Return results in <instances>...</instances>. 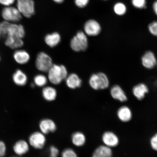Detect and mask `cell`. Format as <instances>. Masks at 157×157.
<instances>
[{
  "label": "cell",
  "instance_id": "40",
  "mask_svg": "<svg viewBox=\"0 0 157 157\" xmlns=\"http://www.w3.org/2000/svg\"></svg>",
  "mask_w": 157,
  "mask_h": 157
},
{
  "label": "cell",
  "instance_id": "17",
  "mask_svg": "<svg viewBox=\"0 0 157 157\" xmlns=\"http://www.w3.org/2000/svg\"><path fill=\"white\" fill-rule=\"evenodd\" d=\"M61 37L58 33L54 32L47 34L44 38L46 44L50 48H53L58 46L60 42Z\"/></svg>",
  "mask_w": 157,
  "mask_h": 157
},
{
  "label": "cell",
  "instance_id": "2",
  "mask_svg": "<svg viewBox=\"0 0 157 157\" xmlns=\"http://www.w3.org/2000/svg\"><path fill=\"white\" fill-rule=\"evenodd\" d=\"M88 39L87 35L82 31H79L71 40L70 45L75 52H84L88 48Z\"/></svg>",
  "mask_w": 157,
  "mask_h": 157
},
{
  "label": "cell",
  "instance_id": "8",
  "mask_svg": "<svg viewBox=\"0 0 157 157\" xmlns=\"http://www.w3.org/2000/svg\"><path fill=\"white\" fill-rule=\"evenodd\" d=\"M101 140L103 145L111 148L117 146L119 142L117 135L111 131L104 132L102 136Z\"/></svg>",
  "mask_w": 157,
  "mask_h": 157
},
{
  "label": "cell",
  "instance_id": "31",
  "mask_svg": "<svg viewBox=\"0 0 157 157\" xmlns=\"http://www.w3.org/2000/svg\"><path fill=\"white\" fill-rule=\"evenodd\" d=\"M90 0H75V3L78 7L83 8L89 3Z\"/></svg>",
  "mask_w": 157,
  "mask_h": 157
},
{
  "label": "cell",
  "instance_id": "38",
  "mask_svg": "<svg viewBox=\"0 0 157 157\" xmlns=\"http://www.w3.org/2000/svg\"><path fill=\"white\" fill-rule=\"evenodd\" d=\"M103 1H107V0H103Z\"/></svg>",
  "mask_w": 157,
  "mask_h": 157
},
{
  "label": "cell",
  "instance_id": "21",
  "mask_svg": "<svg viewBox=\"0 0 157 157\" xmlns=\"http://www.w3.org/2000/svg\"><path fill=\"white\" fill-rule=\"evenodd\" d=\"M13 79L16 85L23 86L26 84L28 80L27 76L21 70H17L13 76Z\"/></svg>",
  "mask_w": 157,
  "mask_h": 157
},
{
  "label": "cell",
  "instance_id": "5",
  "mask_svg": "<svg viewBox=\"0 0 157 157\" xmlns=\"http://www.w3.org/2000/svg\"><path fill=\"white\" fill-rule=\"evenodd\" d=\"M1 15L5 21L10 23L18 22L22 18V15L17 8L11 6L4 8Z\"/></svg>",
  "mask_w": 157,
  "mask_h": 157
},
{
  "label": "cell",
  "instance_id": "11",
  "mask_svg": "<svg viewBox=\"0 0 157 157\" xmlns=\"http://www.w3.org/2000/svg\"><path fill=\"white\" fill-rule=\"evenodd\" d=\"M29 142L31 146L34 148L41 149L44 146L46 142V138L44 133L35 132L29 137Z\"/></svg>",
  "mask_w": 157,
  "mask_h": 157
},
{
  "label": "cell",
  "instance_id": "29",
  "mask_svg": "<svg viewBox=\"0 0 157 157\" xmlns=\"http://www.w3.org/2000/svg\"><path fill=\"white\" fill-rule=\"evenodd\" d=\"M62 157H78L74 151L71 149H67L62 153Z\"/></svg>",
  "mask_w": 157,
  "mask_h": 157
},
{
  "label": "cell",
  "instance_id": "24",
  "mask_svg": "<svg viewBox=\"0 0 157 157\" xmlns=\"http://www.w3.org/2000/svg\"><path fill=\"white\" fill-rule=\"evenodd\" d=\"M73 144L76 146H83L86 142V137L83 133L77 132L74 133L72 137Z\"/></svg>",
  "mask_w": 157,
  "mask_h": 157
},
{
  "label": "cell",
  "instance_id": "23",
  "mask_svg": "<svg viewBox=\"0 0 157 157\" xmlns=\"http://www.w3.org/2000/svg\"><path fill=\"white\" fill-rule=\"evenodd\" d=\"M42 95L45 100L52 101L56 99L57 92L56 89L51 86L44 87L42 90Z\"/></svg>",
  "mask_w": 157,
  "mask_h": 157
},
{
  "label": "cell",
  "instance_id": "36",
  "mask_svg": "<svg viewBox=\"0 0 157 157\" xmlns=\"http://www.w3.org/2000/svg\"><path fill=\"white\" fill-rule=\"evenodd\" d=\"M53 1L55 2L58 3H62L64 1V0H53Z\"/></svg>",
  "mask_w": 157,
  "mask_h": 157
},
{
  "label": "cell",
  "instance_id": "6",
  "mask_svg": "<svg viewBox=\"0 0 157 157\" xmlns=\"http://www.w3.org/2000/svg\"><path fill=\"white\" fill-rule=\"evenodd\" d=\"M17 6L21 14L27 18L34 14V2L33 0H17Z\"/></svg>",
  "mask_w": 157,
  "mask_h": 157
},
{
  "label": "cell",
  "instance_id": "37",
  "mask_svg": "<svg viewBox=\"0 0 157 157\" xmlns=\"http://www.w3.org/2000/svg\"><path fill=\"white\" fill-rule=\"evenodd\" d=\"M3 36L2 33L1 26H0V39Z\"/></svg>",
  "mask_w": 157,
  "mask_h": 157
},
{
  "label": "cell",
  "instance_id": "9",
  "mask_svg": "<svg viewBox=\"0 0 157 157\" xmlns=\"http://www.w3.org/2000/svg\"><path fill=\"white\" fill-rule=\"evenodd\" d=\"M143 66L147 69H152L157 66V60L154 53L147 51L142 58Z\"/></svg>",
  "mask_w": 157,
  "mask_h": 157
},
{
  "label": "cell",
  "instance_id": "41",
  "mask_svg": "<svg viewBox=\"0 0 157 157\" xmlns=\"http://www.w3.org/2000/svg\"></svg>",
  "mask_w": 157,
  "mask_h": 157
},
{
  "label": "cell",
  "instance_id": "30",
  "mask_svg": "<svg viewBox=\"0 0 157 157\" xmlns=\"http://www.w3.org/2000/svg\"><path fill=\"white\" fill-rule=\"evenodd\" d=\"M150 144L153 150L157 151V133L151 137Z\"/></svg>",
  "mask_w": 157,
  "mask_h": 157
},
{
  "label": "cell",
  "instance_id": "34",
  "mask_svg": "<svg viewBox=\"0 0 157 157\" xmlns=\"http://www.w3.org/2000/svg\"><path fill=\"white\" fill-rule=\"evenodd\" d=\"M15 1V0H0V4L6 7L10 6L13 4Z\"/></svg>",
  "mask_w": 157,
  "mask_h": 157
},
{
  "label": "cell",
  "instance_id": "39",
  "mask_svg": "<svg viewBox=\"0 0 157 157\" xmlns=\"http://www.w3.org/2000/svg\"><path fill=\"white\" fill-rule=\"evenodd\" d=\"M0 60H1V57H0Z\"/></svg>",
  "mask_w": 157,
  "mask_h": 157
},
{
  "label": "cell",
  "instance_id": "1",
  "mask_svg": "<svg viewBox=\"0 0 157 157\" xmlns=\"http://www.w3.org/2000/svg\"><path fill=\"white\" fill-rule=\"evenodd\" d=\"M48 80L54 85H58L68 75L67 69L63 65L53 64L48 72Z\"/></svg>",
  "mask_w": 157,
  "mask_h": 157
},
{
  "label": "cell",
  "instance_id": "12",
  "mask_svg": "<svg viewBox=\"0 0 157 157\" xmlns=\"http://www.w3.org/2000/svg\"><path fill=\"white\" fill-rule=\"evenodd\" d=\"M111 96L113 99L121 103H125L128 101V97L125 92L120 86L115 85L110 90Z\"/></svg>",
  "mask_w": 157,
  "mask_h": 157
},
{
  "label": "cell",
  "instance_id": "13",
  "mask_svg": "<svg viewBox=\"0 0 157 157\" xmlns=\"http://www.w3.org/2000/svg\"><path fill=\"white\" fill-rule=\"evenodd\" d=\"M132 93L133 96L139 101H141L146 97V94L148 93L149 89L146 84L139 83L133 87Z\"/></svg>",
  "mask_w": 157,
  "mask_h": 157
},
{
  "label": "cell",
  "instance_id": "25",
  "mask_svg": "<svg viewBox=\"0 0 157 157\" xmlns=\"http://www.w3.org/2000/svg\"><path fill=\"white\" fill-rule=\"evenodd\" d=\"M48 81V78L44 75L40 74L35 76L34 78V84L39 87H44Z\"/></svg>",
  "mask_w": 157,
  "mask_h": 157
},
{
  "label": "cell",
  "instance_id": "35",
  "mask_svg": "<svg viewBox=\"0 0 157 157\" xmlns=\"http://www.w3.org/2000/svg\"><path fill=\"white\" fill-rule=\"evenodd\" d=\"M152 7L155 13L157 16V0L153 3Z\"/></svg>",
  "mask_w": 157,
  "mask_h": 157
},
{
  "label": "cell",
  "instance_id": "14",
  "mask_svg": "<svg viewBox=\"0 0 157 157\" xmlns=\"http://www.w3.org/2000/svg\"><path fill=\"white\" fill-rule=\"evenodd\" d=\"M117 115L119 120L123 122H128L132 118V112L127 106L124 105L118 109Z\"/></svg>",
  "mask_w": 157,
  "mask_h": 157
},
{
  "label": "cell",
  "instance_id": "20",
  "mask_svg": "<svg viewBox=\"0 0 157 157\" xmlns=\"http://www.w3.org/2000/svg\"><path fill=\"white\" fill-rule=\"evenodd\" d=\"M6 46L11 49H17L21 48L24 45L22 39L17 37L7 36L5 41Z\"/></svg>",
  "mask_w": 157,
  "mask_h": 157
},
{
  "label": "cell",
  "instance_id": "19",
  "mask_svg": "<svg viewBox=\"0 0 157 157\" xmlns=\"http://www.w3.org/2000/svg\"><path fill=\"white\" fill-rule=\"evenodd\" d=\"M39 127L42 133L44 134L54 132L56 129V125L54 121L48 119L43 120L41 121Z\"/></svg>",
  "mask_w": 157,
  "mask_h": 157
},
{
  "label": "cell",
  "instance_id": "18",
  "mask_svg": "<svg viewBox=\"0 0 157 157\" xmlns=\"http://www.w3.org/2000/svg\"><path fill=\"white\" fill-rule=\"evenodd\" d=\"M112 148L105 145H100L94 151L92 157H112Z\"/></svg>",
  "mask_w": 157,
  "mask_h": 157
},
{
  "label": "cell",
  "instance_id": "26",
  "mask_svg": "<svg viewBox=\"0 0 157 157\" xmlns=\"http://www.w3.org/2000/svg\"><path fill=\"white\" fill-rule=\"evenodd\" d=\"M127 7L122 2H117L113 6V10L117 15L122 16L127 12Z\"/></svg>",
  "mask_w": 157,
  "mask_h": 157
},
{
  "label": "cell",
  "instance_id": "22",
  "mask_svg": "<svg viewBox=\"0 0 157 157\" xmlns=\"http://www.w3.org/2000/svg\"><path fill=\"white\" fill-rule=\"evenodd\" d=\"M13 149L16 154L20 156L22 155L28 151L29 145L25 141L20 140L16 143Z\"/></svg>",
  "mask_w": 157,
  "mask_h": 157
},
{
  "label": "cell",
  "instance_id": "32",
  "mask_svg": "<svg viewBox=\"0 0 157 157\" xmlns=\"http://www.w3.org/2000/svg\"><path fill=\"white\" fill-rule=\"evenodd\" d=\"M50 157H57L59 154V150L56 147L54 146L51 147L50 149Z\"/></svg>",
  "mask_w": 157,
  "mask_h": 157
},
{
  "label": "cell",
  "instance_id": "3",
  "mask_svg": "<svg viewBox=\"0 0 157 157\" xmlns=\"http://www.w3.org/2000/svg\"><path fill=\"white\" fill-rule=\"evenodd\" d=\"M89 83L90 87L95 90L107 89L109 85V78L103 72L92 75L90 78Z\"/></svg>",
  "mask_w": 157,
  "mask_h": 157
},
{
  "label": "cell",
  "instance_id": "15",
  "mask_svg": "<svg viewBox=\"0 0 157 157\" xmlns=\"http://www.w3.org/2000/svg\"><path fill=\"white\" fill-rule=\"evenodd\" d=\"M65 81L66 85L68 88L72 89L80 87L82 84L81 78L77 74L75 73L68 75Z\"/></svg>",
  "mask_w": 157,
  "mask_h": 157
},
{
  "label": "cell",
  "instance_id": "33",
  "mask_svg": "<svg viewBox=\"0 0 157 157\" xmlns=\"http://www.w3.org/2000/svg\"><path fill=\"white\" fill-rule=\"evenodd\" d=\"M6 151V147L4 143L0 141V157L5 156Z\"/></svg>",
  "mask_w": 157,
  "mask_h": 157
},
{
  "label": "cell",
  "instance_id": "4",
  "mask_svg": "<svg viewBox=\"0 0 157 157\" xmlns=\"http://www.w3.org/2000/svg\"><path fill=\"white\" fill-rule=\"evenodd\" d=\"M53 64L52 58L46 53L41 52L37 55L35 60V66L39 71L48 72Z\"/></svg>",
  "mask_w": 157,
  "mask_h": 157
},
{
  "label": "cell",
  "instance_id": "7",
  "mask_svg": "<svg viewBox=\"0 0 157 157\" xmlns=\"http://www.w3.org/2000/svg\"><path fill=\"white\" fill-rule=\"evenodd\" d=\"M84 29L85 34L90 36H97L101 33V29L99 23L94 19H90L86 21Z\"/></svg>",
  "mask_w": 157,
  "mask_h": 157
},
{
  "label": "cell",
  "instance_id": "10",
  "mask_svg": "<svg viewBox=\"0 0 157 157\" xmlns=\"http://www.w3.org/2000/svg\"><path fill=\"white\" fill-rule=\"evenodd\" d=\"M25 35V31L23 25L10 23L7 29V36L23 39Z\"/></svg>",
  "mask_w": 157,
  "mask_h": 157
},
{
  "label": "cell",
  "instance_id": "16",
  "mask_svg": "<svg viewBox=\"0 0 157 157\" xmlns=\"http://www.w3.org/2000/svg\"><path fill=\"white\" fill-rule=\"evenodd\" d=\"M13 57L15 61L20 64H25L28 63L30 59V55L24 50H17L14 52Z\"/></svg>",
  "mask_w": 157,
  "mask_h": 157
},
{
  "label": "cell",
  "instance_id": "28",
  "mask_svg": "<svg viewBox=\"0 0 157 157\" xmlns=\"http://www.w3.org/2000/svg\"><path fill=\"white\" fill-rule=\"evenodd\" d=\"M149 32L153 36L157 37V21H152L148 26Z\"/></svg>",
  "mask_w": 157,
  "mask_h": 157
},
{
  "label": "cell",
  "instance_id": "27",
  "mask_svg": "<svg viewBox=\"0 0 157 157\" xmlns=\"http://www.w3.org/2000/svg\"><path fill=\"white\" fill-rule=\"evenodd\" d=\"M131 3L137 9H145L146 7V0H131Z\"/></svg>",
  "mask_w": 157,
  "mask_h": 157
}]
</instances>
